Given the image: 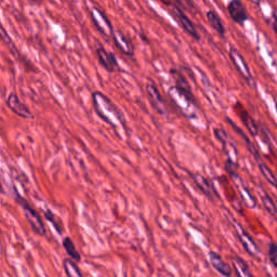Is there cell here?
Masks as SVG:
<instances>
[{"label": "cell", "instance_id": "8fae6325", "mask_svg": "<svg viewBox=\"0 0 277 277\" xmlns=\"http://www.w3.org/2000/svg\"><path fill=\"white\" fill-rule=\"evenodd\" d=\"M192 179L195 182L197 188L201 190L203 193L210 199V201H214L215 198H220L217 190L213 187V184L208 180L206 176L199 174V173H190Z\"/></svg>", "mask_w": 277, "mask_h": 277}, {"label": "cell", "instance_id": "484cf974", "mask_svg": "<svg viewBox=\"0 0 277 277\" xmlns=\"http://www.w3.org/2000/svg\"><path fill=\"white\" fill-rule=\"evenodd\" d=\"M267 24L271 26V28L273 29V32L275 33V35L277 36V14L275 11L272 12V15L270 19H266Z\"/></svg>", "mask_w": 277, "mask_h": 277}, {"label": "cell", "instance_id": "5bb4252c", "mask_svg": "<svg viewBox=\"0 0 277 277\" xmlns=\"http://www.w3.org/2000/svg\"><path fill=\"white\" fill-rule=\"evenodd\" d=\"M236 227H237V229H236L237 236H238V238H240L241 243L243 244L245 250L247 251L251 257H257L259 255L260 250H259V247L256 244V242L252 240V237L247 232H246L243 227H241L240 224H238V226L236 225Z\"/></svg>", "mask_w": 277, "mask_h": 277}, {"label": "cell", "instance_id": "cb8c5ba5", "mask_svg": "<svg viewBox=\"0 0 277 277\" xmlns=\"http://www.w3.org/2000/svg\"><path fill=\"white\" fill-rule=\"evenodd\" d=\"M225 169L227 173L232 176V178H237L238 176V173H237V164L236 161L230 159V158H227L226 161H225Z\"/></svg>", "mask_w": 277, "mask_h": 277}, {"label": "cell", "instance_id": "44dd1931", "mask_svg": "<svg viewBox=\"0 0 277 277\" xmlns=\"http://www.w3.org/2000/svg\"><path fill=\"white\" fill-rule=\"evenodd\" d=\"M63 267L67 277H84L78 265H77L75 261L72 259H65L63 261Z\"/></svg>", "mask_w": 277, "mask_h": 277}, {"label": "cell", "instance_id": "52a82bcc", "mask_svg": "<svg viewBox=\"0 0 277 277\" xmlns=\"http://www.w3.org/2000/svg\"><path fill=\"white\" fill-rule=\"evenodd\" d=\"M228 57H229L230 61H232L233 65L235 66L236 71L240 73V75L243 77V78L246 81H251L252 75L250 72V67H249L248 63L246 62L245 58L242 56V53L237 49H235L234 47H230L229 52H228Z\"/></svg>", "mask_w": 277, "mask_h": 277}, {"label": "cell", "instance_id": "e0dca14e", "mask_svg": "<svg viewBox=\"0 0 277 277\" xmlns=\"http://www.w3.org/2000/svg\"><path fill=\"white\" fill-rule=\"evenodd\" d=\"M232 264L233 268L236 273L237 277H255L250 270L249 265L244 259L241 257L235 256L232 258Z\"/></svg>", "mask_w": 277, "mask_h": 277}, {"label": "cell", "instance_id": "9a60e30c", "mask_svg": "<svg viewBox=\"0 0 277 277\" xmlns=\"http://www.w3.org/2000/svg\"><path fill=\"white\" fill-rule=\"evenodd\" d=\"M170 75L172 76V78L175 82L174 87L178 89L181 94L186 95L187 97H189L191 99H195V97L193 95V91H192V88L190 86V82L188 81L186 76H184L180 71H178V69H175V68L170 69Z\"/></svg>", "mask_w": 277, "mask_h": 277}, {"label": "cell", "instance_id": "3957f363", "mask_svg": "<svg viewBox=\"0 0 277 277\" xmlns=\"http://www.w3.org/2000/svg\"><path fill=\"white\" fill-rule=\"evenodd\" d=\"M168 95L170 97L172 103L178 107V110L184 115V116H190L192 114L193 115V110L194 107L196 109V100L195 99H191L187 97L186 95L181 94V92L176 89L174 86L171 87L168 91Z\"/></svg>", "mask_w": 277, "mask_h": 277}, {"label": "cell", "instance_id": "7c38bea8", "mask_svg": "<svg viewBox=\"0 0 277 277\" xmlns=\"http://www.w3.org/2000/svg\"><path fill=\"white\" fill-rule=\"evenodd\" d=\"M7 105L14 113L23 118H33L34 115L28 110V107L23 103L15 94H10L7 99Z\"/></svg>", "mask_w": 277, "mask_h": 277}, {"label": "cell", "instance_id": "7402d4cb", "mask_svg": "<svg viewBox=\"0 0 277 277\" xmlns=\"http://www.w3.org/2000/svg\"><path fill=\"white\" fill-rule=\"evenodd\" d=\"M0 39H2L8 45V48H9L11 50L12 55H14L15 57H19V58L23 59L22 56H21L20 51L18 50L17 47H15V44H14L13 40L11 39V37L9 35H8V33L6 32L5 27L2 24H0Z\"/></svg>", "mask_w": 277, "mask_h": 277}, {"label": "cell", "instance_id": "d6986e66", "mask_svg": "<svg viewBox=\"0 0 277 277\" xmlns=\"http://www.w3.org/2000/svg\"><path fill=\"white\" fill-rule=\"evenodd\" d=\"M257 164L259 166V169H260V171L261 173L263 174L264 176V179L271 184V186H273L274 188L277 189V179H276V176L275 174L272 172V170L270 169V167H268L266 165L265 161L263 159H260L259 161H257Z\"/></svg>", "mask_w": 277, "mask_h": 277}, {"label": "cell", "instance_id": "d4e9b609", "mask_svg": "<svg viewBox=\"0 0 277 277\" xmlns=\"http://www.w3.org/2000/svg\"><path fill=\"white\" fill-rule=\"evenodd\" d=\"M268 258L272 264L277 268V244L274 242L268 244Z\"/></svg>", "mask_w": 277, "mask_h": 277}, {"label": "cell", "instance_id": "ba28073f", "mask_svg": "<svg viewBox=\"0 0 277 277\" xmlns=\"http://www.w3.org/2000/svg\"><path fill=\"white\" fill-rule=\"evenodd\" d=\"M97 57L100 64H101L105 71L109 73H114L119 71V65L117 62V59L115 57L114 53L109 52L102 45H98L97 47Z\"/></svg>", "mask_w": 277, "mask_h": 277}, {"label": "cell", "instance_id": "5b68a950", "mask_svg": "<svg viewBox=\"0 0 277 277\" xmlns=\"http://www.w3.org/2000/svg\"><path fill=\"white\" fill-rule=\"evenodd\" d=\"M145 87H146V92H148L149 99H150L152 106L154 107V110H155L160 115H166L167 114L166 103L164 101L163 97H161V95H160V91L157 87V84L155 83V81L152 79H148Z\"/></svg>", "mask_w": 277, "mask_h": 277}, {"label": "cell", "instance_id": "ac0fdd59", "mask_svg": "<svg viewBox=\"0 0 277 277\" xmlns=\"http://www.w3.org/2000/svg\"><path fill=\"white\" fill-rule=\"evenodd\" d=\"M207 20L209 22L210 26L215 30V32L218 33L219 36L224 37L225 35V27L223 25V22L221 21L219 15L215 13L214 11L210 10L207 12Z\"/></svg>", "mask_w": 277, "mask_h": 277}, {"label": "cell", "instance_id": "7a4b0ae2", "mask_svg": "<svg viewBox=\"0 0 277 277\" xmlns=\"http://www.w3.org/2000/svg\"><path fill=\"white\" fill-rule=\"evenodd\" d=\"M15 195H17V201L19 202L20 206L23 208V210H24L25 218L27 222L29 223L30 227H32V229L37 235L45 236V226L40 218V215L38 214V212L25 201L24 198L21 197L20 194L17 193Z\"/></svg>", "mask_w": 277, "mask_h": 277}, {"label": "cell", "instance_id": "f546056e", "mask_svg": "<svg viewBox=\"0 0 277 277\" xmlns=\"http://www.w3.org/2000/svg\"><path fill=\"white\" fill-rule=\"evenodd\" d=\"M275 107H276V111H277V102L275 103Z\"/></svg>", "mask_w": 277, "mask_h": 277}, {"label": "cell", "instance_id": "83f0119b", "mask_svg": "<svg viewBox=\"0 0 277 277\" xmlns=\"http://www.w3.org/2000/svg\"><path fill=\"white\" fill-rule=\"evenodd\" d=\"M249 2H250V3H252L253 5H257V6H259L261 3H262V0H249Z\"/></svg>", "mask_w": 277, "mask_h": 277}, {"label": "cell", "instance_id": "4fadbf2b", "mask_svg": "<svg viewBox=\"0 0 277 277\" xmlns=\"http://www.w3.org/2000/svg\"><path fill=\"white\" fill-rule=\"evenodd\" d=\"M235 111L238 116H240L244 126L247 128L248 132L253 136H257L259 134V126L257 125L256 120L251 117V115L244 109V106L240 102L235 104Z\"/></svg>", "mask_w": 277, "mask_h": 277}, {"label": "cell", "instance_id": "4316f807", "mask_svg": "<svg viewBox=\"0 0 277 277\" xmlns=\"http://www.w3.org/2000/svg\"><path fill=\"white\" fill-rule=\"evenodd\" d=\"M44 217L47 218L51 223H53V225H55V227L57 228V230H58L59 233H62V228L58 226V224H57L56 221H55V215L52 214V212H50V211H45V212H44Z\"/></svg>", "mask_w": 277, "mask_h": 277}, {"label": "cell", "instance_id": "603a6c76", "mask_svg": "<svg viewBox=\"0 0 277 277\" xmlns=\"http://www.w3.org/2000/svg\"><path fill=\"white\" fill-rule=\"evenodd\" d=\"M260 197H261V201H262L264 209L271 215H274V217L275 215H277V207H276L275 203L273 202L271 196L264 192V193H261Z\"/></svg>", "mask_w": 277, "mask_h": 277}, {"label": "cell", "instance_id": "30bf717a", "mask_svg": "<svg viewBox=\"0 0 277 277\" xmlns=\"http://www.w3.org/2000/svg\"><path fill=\"white\" fill-rule=\"evenodd\" d=\"M112 39L116 45L117 49L127 57H133L134 56V47L131 42V40L129 39L128 36H126L124 33L119 29H115L112 35Z\"/></svg>", "mask_w": 277, "mask_h": 277}, {"label": "cell", "instance_id": "ffe728a7", "mask_svg": "<svg viewBox=\"0 0 277 277\" xmlns=\"http://www.w3.org/2000/svg\"><path fill=\"white\" fill-rule=\"evenodd\" d=\"M62 244H63V247H64L65 251L67 252V255L69 256V258H71L72 260H74L75 262H79V261L81 260L80 253H79L78 250L76 249V246H75L74 242L71 240V238L65 237Z\"/></svg>", "mask_w": 277, "mask_h": 277}, {"label": "cell", "instance_id": "2e32d148", "mask_svg": "<svg viewBox=\"0 0 277 277\" xmlns=\"http://www.w3.org/2000/svg\"><path fill=\"white\" fill-rule=\"evenodd\" d=\"M209 261L214 270L218 273H220L222 276L230 277V275H232V267H230L229 264H227L225 261L223 260V258L219 255L218 252L210 251Z\"/></svg>", "mask_w": 277, "mask_h": 277}, {"label": "cell", "instance_id": "9c48e42d", "mask_svg": "<svg viewBox=\"0 0 277 277\" xmlns=\"http://www.w3.org/2000/svg\"><path fill=\"white\" fill-rule=\"evenodd\" d=\"M227 12L230 19L240 25H244L249 19L248 11L241 0H230L227 5Z\"/></svg>", "mask_w": 277, "mask_h": 277}, {"label": "cell", "instance_id": "f1b7e54d", "mask_svg": "<svg viewBox=\"0 0 277 277\" xmlns=\"http://www.w3.org/2000/svg\"><path fill=\"white\" fill-rule=\"evenodd\" d=\"M30 2H33L36 5H40L42 3V0H30Z\"/></svg>", "mask_w": 277, "mask_h": 277}, {"label": "cell", "instance_id": "277c9868", "mask_svg": "<svg viewBox=\"0 0 277 277\" xmlns=\"http://www.w3.org/2000/svg\"><path fill=\"white\" fill-rule=\"evenodd\" d=\"M90 14H91V20H92V22H94V24L99 32L105 37L112 38L114 27H113V24L110 21V19L106 17V14L97 7L92 8V10L90 11Z\"/></svg>", "mask_w": 277, "mask_h": 277}, {"label": "cell", "instance_id": "6da1fadb", "mask_svg": "<svg viewBox=\"0 0 277 277\" xmlns=\"http://www.w3.org/2000/svg\"><path fill=\"white\" fill-rule=\"evenodd\" d=\"M92 104H94V109L98 116L104 120L106 124L114 128H127L124 115H122L118 107L111 101V99L107 98L102 92L95 91L92 94Z\"/></svg>", "mask_w": 277, "mask_h": 277}, {"label": "cell", "instance_id": "8992f818", "mask_svg": "<svg viewBox=\"0 0 277 277\" xmlns=\"http://www.w3.org/2000/svg\"><path fill=\"white\" fill-rule=\"evenodd\" d=\"M171 12L173 14V17L175 18V20L179 22V24L181 25L184 32L189 34L192 38H193V39L201 40V36H199L194 23L190 20V18H188V15L182 11V9H180L179 7L172 5Z\"/></svg>", "mask_w": 277, "mask_h": 277}]
</instances>
